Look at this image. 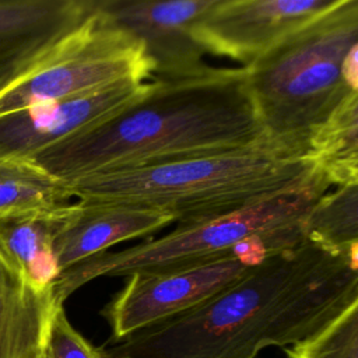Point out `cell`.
<instances>
[{
    "instance_id": "11",
    "label": "cell",
    "mask_w": 358,
    "mask_h": 358,
    "mask_svg": "<svg viewBox=\"0 0 358 358\" xmlns=\"http://www.w3.org/2000/svg\"><path fill=\"white\" fill-rule=\"evenodd\" d=\"M94 0H0V88L94 11Z\"/></svg>"
},
{
    "instance_id": "4",
    "label": "cell",
    "mask_w": 358,
    "mask_h": 358,
    "mask_svg": "<svg viewBox=\"0 0 358 358\" xmlns=\"http://www.w3.org/2000/svg\"><path fill=\"white\" fill-rule=\"evenodd\" d=\"M319 180L326 179L310 159L280 157L259 143L224 154L96 172L63 183L83 204L161 211L187 224L225 215Z\"/></svg>"
},
{
    "instance_id": "15",
    "label": "cell",
    "mask_w": 358,
    "mask_h": 358,
    "mask_svg": "<svg viewBox=\"0 0 358 358\" xmlns=\"http://www.w3.org/2000/svg\"><path fill=\"white\" fill-rule=\"evenodd\" d=\"M306 158L330 185L358 183V95L347 99L319 127Z\"/></svg>"
},
{
    "instance_id": "12",
    "label": "cell",
    "mask_w": 358,
    "mask_h": 358,
    "mask_svg": "<svg viewBox=\"0 0 358 358\" xmlns=\"http://www.w3.org/2000/svg\"><path fill=\"white\" fill-rule=\"evenodd\" d=\"M172 222L173 217L161 211L73 203L53 241L59 274L119 242L147 236Z\"/></svg>"
},
{
    "instance_id": "2",
    "label": "cell",
    "mask_w": 358,
    "mask_h": 358,
    "mask_svg": "<svg viewBox=\"0 0 358 358\" xmlns=\"http://www.w3.org/2000/svg\"><path fill=\"white\" fill-rule=\"evenodd\" d=\"M262 143L243 69H214L171 80L103 122L28 159L60 182L85 175L224 154Z\"/></svg>"
},
{
    "instance_id": "18",
    "label": "cell",
    "mask_w": 358,
    "mask_h": 358,
    "mask_svg": "<svg viewBox=\"0 0 358 358\" xmlns=\"http://www.w3.org/2000/svg\"><path fill=\"white\" fill-rule=\"evenodd\" d=\"M287 358H358V303L315 334L291 345Z\"/></svg>"
},
{
    "instance_id": "6",
    "label": "cell",
    "mask_w": 358,
    "mask_h": 358,
    "mask_svg": "<svg viewBox=\"0 0 358 358\" xmlns=\"http://www.w3.org/2000/svg\"><path fill=\"white\" fill-rule=\"evenodd\" d=\"M151 77L141 43L94 7L81 25L0 88V115Z\"/></svg>"
},
{
    "instance_id": "17",
    "label": "cell",
    "mask_w": 358,
    "mask_h": 358,
    "mask_svg": "<svg viewBox=\"0 0 358 358\" xmlns=\"http://www.w3.org/2000/svg\"><path fill=\"white\" fill-rule=\"evenodd\" d=\"M299 228L303 239L326 249H358V183L337 186V190L316 199Z\"/></svg>"
},
{
    "instance_id": "5",
    "label": "cell",
    "mask_w": 358,
    "mask_h": 358,
    "mask_svg": "<svg viewBox=\"0 0 358 358\" xmlns=\"http://www.w3.org/2000/svg\"><path fill=\"white\" fill-rule=\"evenodd\" d=\"M329 187L327 180H319L225 215L179 224L161 238L92 256L59 274L53 284L55 299L63 305L74 291L98 277L171 271L227 256L255 238L302 236V217Z\"/></svg>"
},
{
    "instance_id": "19",
    "label": "cell",
    "mask_w": 358,
    "mask_h": 358,
    "mask_svg": "<svg viewBox=\"0 0 358 358\" xmlns=\"http://www.w3.org/2000/svg\"><path fill=\"white\" fill-rule=\"evenodd\" d=\"M45 358H103V355L71 326L62 306L55 312L49 327Z\"/></svg>"
},
{
    "instance_id": "20",
    "label": "cell",
    "mask_w": 358,
    "mask_h": 358,
    "mask_svg": "<svg viewBox=\"0 0 358 358\" xmlns=\"http://www.w3.org/2000/svg\"><path fill=\"white\" fill-rule=\"evenodd\" d=\"M43 358H45V357H43Z\"/></svg>"
},
{
    "instance_id": "7",
    "label": "cell",
    "mask_w": 358,
    "mask_h": 358,
    "mask_svg": "<svg viewBox=\"0 0 358 358\" xmlns=\"http://www.w3.org/2000/svg\"><path fill=\"white\" fill-rule=\"evenodd\" d=\"M278 250L275 238H255L227 256L197 266L129 275L124 287L101 312L112 330L109 340L124 338L200 305Z\"/></svg>"
},
{
    "instance_id": "16",
    "label": "cell",
    "mask_w": 358,
    "mask_h": 358,
    "mask_svg": "<svg viewBox=\"0 0 358 358\" xmlns=\"http://www.w3.org/2000/svg\"><path fill=\"white\" fill-rule=\"evenodd\" d=\"M63 182L28 158H0V218L71 203Z\"/></svg>"
},
{
    "instance_id": "3",
    "label": "cell",
    "mask_w": 358,
    "mask_h": 358,
    "mask_svg": "<svg viewBox=\"0 0 358 358\" xmlns=\"http://www.w3.org/2000/svg\"><path fill=\"white\" fill-rule=\"evenodd\" d=\"M358 0H336L243 66L262 144L306 158L319 127L358 95Z\"/></svg>"
},
{
    "instance_id": "1",
    "label": "cell",
    "mask_w": 358,
    "mask_h": 358,
    "mask_svg": "<svg viewBox=\"0 0 358 358\" xmlns=\"http://www.w3.org/2000/svg\"><path fill=\"white\" fill-rule=\"evenodd\" d=\"M357 250L303 239L200 305L99 350L103 358H256L294 345L358 303Z\"/></svg>"
},
{
    "instance_id": "8",
    "label": "cell",
    "mask_w": 358,
    "mask_h": 358,
    "mask_svg": "<svg viewBox=\"0 0 358 358\" xmlns=\"http://www.w3.org/2000/svg\"><path fill=\"white\" fill-rule=\"evenodd\" d=\"M334 1L214 0L194 22L193 36L206 53L246 66Z\"/></svg>"
},
{
    "instance_id": "14",
    "label": "cell",
    "mask_w": 358,
    "mask_h": 358,
    "mask_svg": "<svg viewBox=\"0 0 358 358\" xmlns=\"http://www.w3.org/2000/svg\"><path fill=\"white\" fill-rule=\"evenodd\" d=\"M71 204L0 218V253L39 288H53L59 277L53 241Z\"/></svg>"
},
{
    "instance_id": "13",
    "label": "cell",
    "mask_w": 358,
    "mask_h": 358,
    "mask_svg": "<svg viewBox=\"0 0 358 358\" xmlns=\"http://www.w3.org/2000/svg\"><path fill=\"white\" fill-rule=\"evenodd\" d=\"M0 253V358H43L49 327L62 308Z\"/></svg>"
},
{
    "instance_id": "10",
    "label": "cell",
    "mask_w": 358,
    "mask_h": 358,
    "mask_svg": "<svg viewBox=\"0 0 358 358\" xmlns=\"http://www.w3.org/2000/svg\"><path fill=\"white\" fill-rule=\"evenodd\" d=\"M152 81L127 80L80 96L0 115V158H29L92 127L145 95Z\"/></svg>"
},
{
    "instance_id": "9",
    "label": "cell",
    "mask_w": 358,
    "mask_h": 358,
    "mask_svg": "<svg viewBox=\"0 0 358 358\" xmlns=\"http://www.w3.org/2000/svg\"><path fill=\"white\" fill-rule=\"evenodd\" d=\"M214 0H95V7L136 38L154 80L182 78L208 67L193 25Z\"/></svg>"
}]
</instances>
